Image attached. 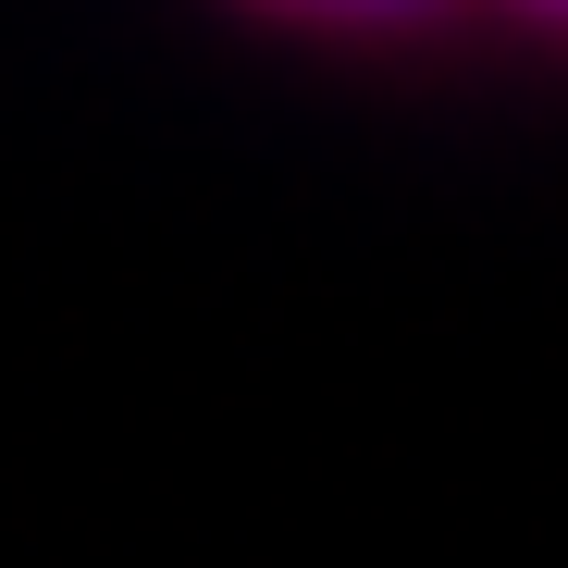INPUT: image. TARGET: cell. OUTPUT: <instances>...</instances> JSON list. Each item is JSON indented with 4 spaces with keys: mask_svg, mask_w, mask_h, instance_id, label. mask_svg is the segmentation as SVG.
Here are the masks:
<instances>
[{
    "mask_svg": "<svg viewBox=\"0 0 568 568\" xmlns=\"http://www.w3.org/2000/svg\"><path fill=\"white\" fill-rule=\"evenodd\" d=\"M235 13H272V26H334V38H408V26H445L457 0H235Z\"/></svg>",
    "mask_w": 568,
    "mask_h": 568,
    "instance_id": "1",
    "label": "cell"
},
{
    "mask_svg": "<svg viewBox=\"0 0 568 568\" xmlns=\"http://www.w3.org/2000/svg\"><path fill=\"white\" fill-rule=\"evenodd\" d=\"M507 13H531V26H556V38H568V0H507Z\"/></svg>",
    "mask_w": 568,
    "mask_h": 568,
    "instance_id": "2",
    "label": "cell"
}]
</instances>
